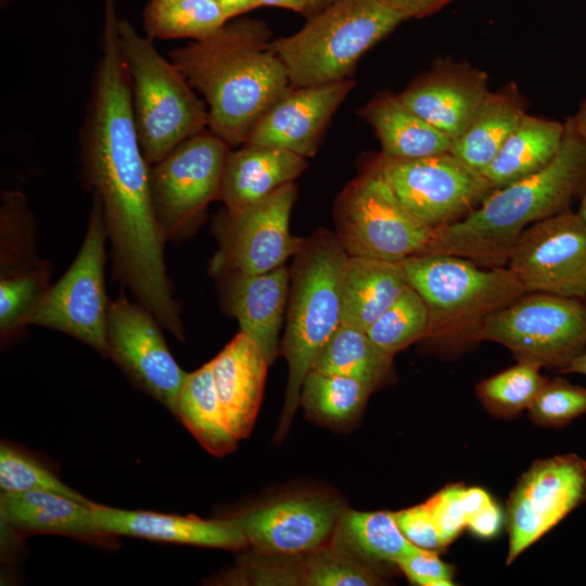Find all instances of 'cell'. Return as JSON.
I'll list each match as a JSON object with an SVG mask.
<instances>
[{
  "label": "cell",
  "mask_w": 586,
  "mask_h": 586,
  "mask_svg": "<svg viewBox=\"0 0 586 586\" xmlns=\"http://www.w3.org/2000/svg\"><path fill=\"white\" fill-rule=\"evenodd\" d=\"M114 0H103L101 55L79 135L81 176L101 201L117 277L162 324L180 315L164 263L165 239L137 132Z\"/></svg>",
  "instance_id": "1"
},
{
  "label": "cell",
  "mask_w": 586,
  "mask_h": 586,
  "mask_svg": "<svg viewBox=\"0 0 586 586\" xmlns=\"http://www.w3.org/2000/svg\"><path fill=\"white\" fill-rule=\"evenodd\" d=\"M271 42L265 22L242 18L168 54L203 97L208 130L230 148L245 143L259 118L291 86Z\"/></svg>",
  "instance_id": "2"
},
{
  "label": "cell",
  "mask_w": 586,
  "mask_h": 586,
  "mask_svg": "<svg viewBox=\"0 0 586 586\" xmlns=\"http://www.w3.org/2000/svg\"><path fill=\"white\" fill-rule=\"evenodd\" d=\"M585 187L586 143L568 119L560 150L545 168L495 189L467 216L435 229L425 254L445 253L505 267L524 230L568 211Z\"/></svg>",
  "instance_id": "3"
},
{
  "label": "cell",
  "mask_w": 586,
  "mask_h": 586,
  "mask_svg": "<svg viewBox=\"0 0 586 586\" xmlns=\"http://www.w3.org/2000/svg\"><path fill=\"white\" fill-rule=\"evenodd\" d=\"M348 255L335 233L319 229L304 240L290 269L281 352L289 375L277 434L288 430L316 356L341 324L340 281Z\"/></svg>",
  "instance_id": "4"
},
{
  "label": "cell",
  "mask_w": 586,
  "mask_h": 586,
  "mask_svg": "<svg viewBox=\"0 0 586 586\" xmlns=\"http://www.w3.org/2000/svg\"><path fill=\"white\" fill-rule=\"evenodd\" d=\"M404 21L383 0H337L271 44L291 86L328 85L351 78L361 56Z\"/></svg>",
  "instance_id": "5"
},
{
  "label": "cell",
  "mask_w": 586,
  "mask_h": 586,
  "mask_svg": "<svg viewBox=\"0 0 586 586\" xmlns=\"http://www.w3.org/2000/svg\"><path fill=\"white\" fill-rule=\"evenodd\" d=\"M118 40L130 78L140 145L151 166L186 139L206 130L207 106L174 63L158 53L153 39L141 36L120 17Z\"/></svg>",
  "instance_id": "6"
},
{
  "label": "cell",
  "mask_w": 586,
  "mask_h": 586,
  "mask_svg": "<svg viewBox=\"0 0 586 586\" xmlns=\"http://www.w3.org/2000/svg\"><path fill=\"white\" fill-rule=\"evenodd\" d=\"M408 283L429 311L426 339H475L482 322L525 293L505 267L481 268L475 262L445 253H428L400 262Z\"/></svg>",
  "instance_id": "7"
},
{
  "label": "cell",
  "mask_w": 586,
  "mask_h": 586,
  "mask_svg": "<svg viewBox=\"0 0 586 586\" xmlns=\"http://www.w3.org/2000/svg\"><path fill=\"white\" fill-rule=\"evenodd\" d=\"M333 214L335 235L348 256L403 262L425 254L435 235L370 166L344 187Z\"/></svg>",
  "instance_id": "8"
},
{
  "label": "cell",
  "mask_w": 586,
  "mask_h": 586,
  "mask_svg": "<svg viewBox=\"0 0 586 586\" xmlns=\"http://www.w3.org/2000/svg\"><path fill=\"white\" fill-rule=\"evenodd\" d=\"M532 292L489 315L476 340L499 343L518 361L562 371L586 351V302Z\"/></svg>",
  "instance_id": "9"
},
{
  "label": "cell",
  "mask_w": 586,
  "mask_h": 586,
  "mask_svg": "<svg viewBox=\"0 0 586 586\" xmlns=\"http://www.w3.org/2000/svg\"><path fill=\"white\" fill-rule=\"evenodd\" d=\"M230 149L206 129L150 166L153 212L165 241L193 231L209 203L219 200Z\"/></svg>",
  "instance_id": "10"
},
{
  "label": "cell",
  "mask_w": 586,
  "mask_h": 586,
  "mask_svg": "<svg viewBox=\"0 0 586 586\" xmlns=\"http://www.w3.org/2000/svg\"><path fill=\"white\" fill-rule=\"evenodd\" d=\"M107 234L99 196L92 207L82 245L62 278L40 300L28 324L68 334L106 356V317L110 302L104 283Z\"/></svg>",
  "instance_id": "11"
},
{
  "label": "cell",
  "mask_w": 586,
  "mask_h": 586,
  "mask_svg": "<svg viewBox=\"0 0 586 586\" xmlns=\"http://www.w3.org/2000/svg\"><path fill=\"white\" fill-rule=\"evenodd\" d=\"M369 166L406 209L433 229L467 216L495 190L481 171L450 152L412 160L380 154Z\"/></svg>",
  "instance_id": "12"
},
{
  "label": "cell",
  "mask_w": 586,
  "mask_h": 586,
  "mask_svg": "<svg viewBox=\"0 0 586 586\" xmlns=\"http://www.w3.org/2000/svg\"><path fill=\"white\" fill-rule=\"evenodd\" d=\"M297 194L289 183L260 202L240 211L224 209L213 231L218 251L209 263L215 277L238 272L257 275L283 266L300 251L304 238L290 232V216Z\"/></svg>",
  "instance_id": "13"
},
{
  "label": "cell",
  "mask_w": 586,
  "mask_h": 586,
  "mask_svg": "<svg viewBox=\"0 0 586 586\" xmlns=\"http://www.w3.org/2000/svg\"><path fill=\"white\" fill-rule=\"evenodd\" d=\"M506 267L525 293L586 298V224L577 213L564 211L531 225Z\"/></svg>",
  "instance_id": "14"
},
{
  "label": "cell",
  "mask_w": 586,
  "mask_h": 586,
  "mask_svg": "<svg viewBox=\"0 0 586 586\" xmlns=\"http://www.w3.org/2000/svg\"><path fill=\"white\" fill-rule=\"evenodd\" d=\"M158 326L148 309L122 294L107 309L106 356L136 386L176 415L187 372L174 359Z\"/></svg>",
  "instance_id": "15"
},
{
  "label": "cell",
  "mask_w": 586,
  "mask_h": 586,
  "mask_svg": "<svg viewBox=\"0 0 586 586\" xmlns=\"http://www.w3.org/2000/svg\"><path fill=\"white\" fill-rule=\"evenodd\" d=\"M586 498V462L574 454L536 461L511 493L507 563L557 525Z\"/></svg>",
  "instance_id": "16"
},
{
  "label": "cell",
  "mask_w": 586,
  "mask_h": 586,
  "mask_svg": "<svg viewBox=\"0 0 586 586\" xmlns=\"http://www.w3.org/2000/svg\"><path fill=\"white\" fill-rule=\"evenodd\" d=\"M354 86L352 78L321 86H290L259 118L244 144L314 156L333 114Z\"/></svg>",
  "instance_id": "17"
},
{
  "label": "cell",
  "mask_w": 586,
  "mask_h": 586,
  "mask_svg": "<svg viewBox=\"0 0 586 586\" xmlns=\"http://www.w3.org/2000/svg\"><path fill=\"white\" fill-rule=\"evenodd\" d=\"M343 510L316 497H295L232 517L249 545L264 553L295 556L309 552L335 530Z\"/></svg>",
  "instance_id": "18"
},
{
  "label": "cell",
  "mask_w": 586,
  "mask_h": 586,
  "mask_svg": "<svg viewBox=\"0 0 586 586\" xmlns=\"http://www.w3.org/2000/svg\"><path fill=\"white\" fill-rule=\"evenodd\" d=\"M488 91L485 72L467 63L440 61L417 76L399 98L455 141L468 128Z\"/></svg>",
  "instance_id": "19"
},
{
  "label": "cell",
  "mask_w": 586,
  "mask_h": 586,
  "mask_svg": "<svg viewBox=\"0 0 586 586\" xmlns=\"http://www.w3.org/2000/svg\"><path fill=\"white\" fill-rule=\"evenodd\" d=\"M218 278L225 310L238 320L240 331L258 345L271 365L279 354V333L289 300L290 269L283 265L263 273L231 272Z\"/></svg>",
  "instance_id": "20"
},
{
  "label": "cell",
  "mask_w": 586,
  "mask_h": 586,
  "mask_svg": "<svg viewBox=\"0 0 586 586\" xmlns=\"http://www.w3.org/2000/svg\"><path fill=\"white\" fill-rule=\"evenodd\" d=\"M91 513L104 536H130L155 542L211 548L241 549L249 545L230 519L204 520L144 510H126L92 504Z\"/></svg>",
  "instance_id": "21"
},
{
  "label": "cell",
  "mask_w": 586,
  "mask_h": 586,
  "mask_svg": "<svg viewBox=\"0 0 586 586\" xmlns=\"http://www.w3.org/2000/svg\"><path fill=\"white\" fill-rule=\"evenodd\" d=\"M209 364L226 421L238 441L245 438L259 410L269 365L241 331Z\"/></svg>",
  "instance_id": "22"
},
{
  "label": "cell",
  "mask_w": 586,
  "mask_h": 586,
  "mask_svg": "<svg viewBox=\"0 0 586 586\" xmlns=\"http://www.w3.org/2000/svg\"><path fill=\"white\" fill-rule=\"evenodd\" d=\"M306 168V158L290 151L243 144L228 153L219 201L228 211L243 209L294 182Z\"/></svg>",
  "instance_id": "23"
},
{
  "label": "cell",
  "mask_w": 586,
  "mask_h": 586,
  "mask_svg": "<svg viewBox=\"0 0 586 586\" xmlns=\"http://www.w3.org/2000/svg\"><path fill=\"white\" fill-rule=\"evenodd\" d=\"M409 286L400 262L348 256L341 275V324L366 331Z\"/></svg>",
  "instance_id": "24"
},
{
  "label": "cell",
  "mask_w": 586,
  "mask_h": 586,
  "mask_svg": "<svg viewBox=\"0 0 586 586\" xmlns=\"http://www.w3.org/2000/svg\"><path fill=\"white\" fill-rule=\"evenodd\" d=\"M359 115L373 128L383 156L412 160L450 151L453 141L408 107L399 94L378 93L360 107Z\"/></svg>",
  "instance_id": "25"
},
{
  "label": "cell",
  "mask_w": 586,
  "mask_h": 586,
  "mask_svg": "<svg viewBox=\"0 0 586 586\" xmlns=\"http://www.w3.org/2000/svg\"><path fill=\"white\" fill-rule=\"evenodd\" d=\"M91 502H81L53 492H2V521L27 534H56L78 538L104 537L91 513Z\"/></svg>",
  "instance_id": "26"
},
{
  "label": "cell",
  "mask_w": 586,
  "mask_h": 586,
  "mask_svg": "<svg viewBox=\"0 0 586 586\" xmlns=\"http://www.w3.org/2000/svg\"><path fill=\"white\" fill-rule=\"evenodd\" d=\"M525 107V98L514 82L489 90L468 128L453 141L449 152L482 173L526 114Z\"/></svg>",
  "instance_id": "27"
},
{
  "label": "cell",
  "mask_w": 586,
  "mask_h": 586,
  "mask_svg": "<svg viewBox=\"0 0 586 586\" xmlns=\"http://www.w3.org/2000/svg\"><path fill=\"white\" fill-rule=\"evenodd\" d=\"M563 135L564 124L525 114L482 174L494 189L526 178L556 157Z\"/></svg>",
  "instance_id": "28"
},
{
  "label": "cell",
  "mask_w": 586,
  "mask_h": 586,
  "mask_svg": "<svg viewBox=\"0 0 586 586\" xmlns=\"http://www.w3.org/2000/svg\"><path fill=\"white\" fill-rule=\"evenodd\" d=\"M175 416L215 456L231 453L239 442L226 421L209 362L187 373L178 394Z\"/></svg>",
  "instance_id": "29"
},
{
  "label": "cell",
  "mask_w": 586,
  "mask_h": 586,
  "mask_svg": "<svg viewBox=\"0 0 586 586\" xmlns=\"http://www.w3.org/2000/svg\"><path fill=\"white\" fill-rule=\"evenodd\" d=\"M392 354L366 331L340 324L315 358L310 370L357 379L373 390L388 374Z\"/></svg>",
  "instance_id": "30"
},
{
  "label": "cell",
  "mask_w": 586,
  "mask_h": 586,
  "mask_svg": "<svg viewBox=\"0 0 586 586\" xmlns=\"http://www.w3.org/2000/svg\"><path fill=\"white\" fill-rule=\"evenodd\" d=\"M227 22L217 0H149L142 11L145 36L153 40H200Z\"/></svg>",
  "instance_id": "31"
},
{
  "label": "cell",
  "mask_w": 586,
  "mask_h": 586,
  "mask_svg": "<svg viewBox=\"0 0 586 586\" xmlns=\"http://www.w3.org/2000/svg\"><path fill=\"white\" fill-rule=\"evenodd\" d=\"M335 542L362 560L395 563L415 545L400 532L393 512H342L335 526Z\"/></svg>",
  "instance_id": "32"
},
{
  "label": "cell",
  "mask_w": 586,
  "mask_h": 586,
  "mask_svg": "<svg viewBox=\"0 0 586 586\" xmlns=\"http://www.w3.org/2000/svg\"><path fill=\"white\" fill-rule=\"evenodd\" d=\"M373 388L345 375L309 370L301 390V402L313 417L331 424L356 418Z\"/></svg>",
  "instance_id": "33"
},
{
  "label": "cell",
  "mask_w": 586,
  "mask_h": 586,
  "mask_svg": "<svg viewBox=\"0 0 586 586\" xmlns=\"http://www.w3.org/2000/svg\"><path fill=\"white\" fill-rule=\"evenodd\" d=\"M50 264L40 260L33 267L0 277V332L9 337L28 326V319L49 290Z\"/></svg>",
  "instance_id": "34"
},
{
  "label": "cell",
  "mask_w": 586,
  "mask_h": 586,
  "mask_svg": "<svg viewBox=\"0 0 586 586\" xmlns=\"http://www.w3.org/2000/svg\"><path fill=\"white\" fill-rule=\"evenodd\" d=\"M429 329L428 307L410 285L366 330L370 339L394 355L424 339Z\"/></svg>",
  "instance_id": "35"
},
{
  "label": "cell",
  "mask_w": 586,
  "mask_h": 586,
  "mask_svg": "<svg viewBox=\"0 0 586 586\" xmlns=\"http://www.w3.org/2000/svg\"><path fill=\"white\" fill-rule=\"evenodd\" d=\"M361 558L334 542L311 551L301 564V584L309 586H368L380 577L361 562Z\"/></svg>",
  "instance_id": "36"
},
{
  "label": "cell",
  "mask_w": 586,
  "mask_h": 586,
  "mask_svg": "<svg viewBox=\"0 0 586 586\" xmlns=\"http://www.w3.org/2000/svg\"><path fill=\"white\" fill-rule=\"evenodd\" d=\"M540 367L528 361H518L477 385V395L493 411L513 415L532 405L547 381Z\"/></svg>",
  "instance_id": "37"
},
{
  "label": "cell",
  "mask_w": 586,
  "mask_h": 586,
  "mask_svg": "<svg viewBox=\"0 0 586 586\" xmlns=\"http://www.w3.org/2000/svg\"><path fill=\"white\" fill-rule=\"evenodd\" d=\"M1 275L16 272L40 260L36 259L31 230L33 217L26 199L18 191L1 193Z\"/></svg>",
  "instance_id": "38"
},
{
  "label": "cell",
  "mask_w": 586,
  "mask_h": 586,
  "mask_svg": "<svg viewBox=\"0 0 586 586\" xmlns=\"http://www.w3.org/2000/svg\"><path fill=\"white\" fill-rule=\"evenodd\" d=\"M0 487L2 492H53L81 502H91L40 462L4 443L0 446Z\"/></svg>",
  "instance_id": "39"
},
{
  "label": "cell",
  "mask_w": 586,
  "mask_h": 586,
  "mask_svg": "<svg viewBox=\"0 0 586 586\" xmlns=\"http://www.w3.org/2000/svg\"><path fill=\"white\" fill-rule=\"evenodd\" d=\"M528 410L531 418L538 424L565 425L586 413V388L564 379H547Z\"/></svg>",
  "instance_id": "40"
},
{
  "label": "cell",
  "mask_w": 586,
  "mask_h": 586,
  "mask_svg": "<svg viewBox=\"0 0 586 586\" xmlns=\"http://www.w3.org/2000/svg\"><path fill=\"white\" fill-rule=\"evenodd\" d=\"M463 487L459 484L446 486L424 502L437 526L445 547L468 524V514L461 499Z\"/></svg>",
  "instance_id": "41"
},
{
  "label": "cell",
  "mask_w": 586,
  "mask_h": 586,
  "mask_svg": "<svg viewBox=\"0 0 586 586\" xmlns=\"http://www.w3.org/2000/svg\"><path fill=\"white\" fill-rule=\"evenodd\" d=\"M395 564L413 584L421 586L453 585L451 566L442 561L434 551L413 546Z\"/></svg>",
  "instance_id": "42"
},
{
  "label": "cell",
  "mask_w": 586,
  "mask_h": 586,
  "mask_svg": "<svg viewBox=\"0 0 586 586\" xmlns=\"http://www.w3.org/2000/svg\"><path fill=\"white\" fill-rule=\"evenodd\" d=\"M400 532L412 545L431 551L445 548L437 526L425 505L393 512Z\"/></svg>",
  "instance_id": "43"
},
{
  "label": "cell",
  "mask_w": 586,
  "mask_h": 586,
  "mask_svg": "<svg viewBox=\"0 0 586 586\" xmlns=\"http://www.w3.org/2000/svg\"><path fill=\"white\" fill-rule=\"evenodd\" d=\"M501 522V510L492 501L469 519L467 527L481 538H492L500 530Z\"/></svg>",
  "instance_id": "44"
},
{
  "label": "cell",
  "mask_w": 586,
  "mask_h": 586,
  "mask_svg": "<svg viewBox=\"0 0 586 586\" xmlns=\"http://www.w3.org/2000/svg\"><path fill=\"white\" fill-rule=\"evenodd\" d=\"M406 21L435 14L455 0H383Z\"/></svg>",
  "instance_id": "45"
},
{
  "label": "cell",
  "mask_w": 586,
  "mask_h": 586,
  "mask_svg": "<svg viewBox=\"0 0 586 586\" xmlns=\"http://www.w3.org/2000/svg\"><path fill=\"white\" fill-rule=\"evenodd\" d=\"M461 499L469 519L489 505L493 500L489 495L480 487H463Z\"/></svg>",
  "instance_id": "46"
},
{
  "label": "cell",
  "mask_w": 586,
  "mask_h": 586,
  "mask_svg": "<svg viewBox=\"0 0 586 586\" xmlns=\"http://www.w3.org/2000/svg\"><path fill=\"white\" fill-rule=\"evenodd\" d=\"M217 2L228 21L259 7L258 0H217Z\"/></svg>",
  "instance_id": "47"
},
{
  "label": "cell",
  "mask_w": 586,
  "mask_h": 586,
  "mask_svg": "<svg viewBox=\"0 0 586 586\" xmlns=\"http://www.w3.org/2000/svg\"><path fill=\"white\" fill-rule=\"evenodd\" d=\"M259 7H277L300 13L306 17L310 0H258Z\"/></svg>",
  "instance_id": "48"
},
{
  "label": "cell",
  "mask_w": 586,
  "mask_h": 586,
  "mask_svg": "<svg viewBox=\"0 0 586 586\" xmlns=\"http://www.w3.org/2000/svg\"><path fill=\"white\" fill-rule=\"evenodd\" d=\"M575 132L582 138L586 143V100H584L576 114L569 118Z\"/></svg>",
  "instance_id": "49"
},
{
  "label": "cell",
  "mask_w": 586,
  "mask_h": 586,
  "mask_svg": "<svg viewBox=\"0 0 586 586\" xmlns=\"http://www.w3.org/2000/svg\"><path fill=\"white\" fill-rule=\"evenodd\" d=\"M561 372H573L586 375V351L574 358Z\"/></svg>",
  "instance_id": "50"
},
{
  "label": "cell",
  "mask_w": 586,
  "mask_h": 586,
  "mask_svg": "<svg viewBox=\"0 0 586 586\" xmlns=\"http://www.w3.org/2000/svg\"><path fill=\"white\" fill-rule=\"evenodd\" d=\"M337 0H310L309 2V10L306 15V18L317 14L318 12L322 11L327 7L331 5L332 3L336 2Z\"/></svg>",
  "instance_id": "51"
},
{
  "label": "cell",
  "mask_w": 586,
  "mask_h": 586,
  "mask_svg": "<svg viewBox=\"0 0 586 586\" xmlns=\"http://www.w3.org/2000/svg\"><path fill=\"white\" fill-rule=\"evenodd\" d=\"M578 216L583 219V221L586 224V187L583 195V200L579 206V209L577 212Z\"/></svg>",
  "instance_id": "52"
},
{
  "label": "cell",
  "mask_w": 586,
  "mask_h": 586,
  "mask_svg": "<svg viewBox=\"0 0 586 586\" xmlns=\"http://www.w3.org/2000/svg\"><path fill=\"white\" fill-rule=\"evenodd\" d=\"M12 0H0L1 8H5Z\"/></svg>",
  "instance_id": "53"
}]
</instances>
